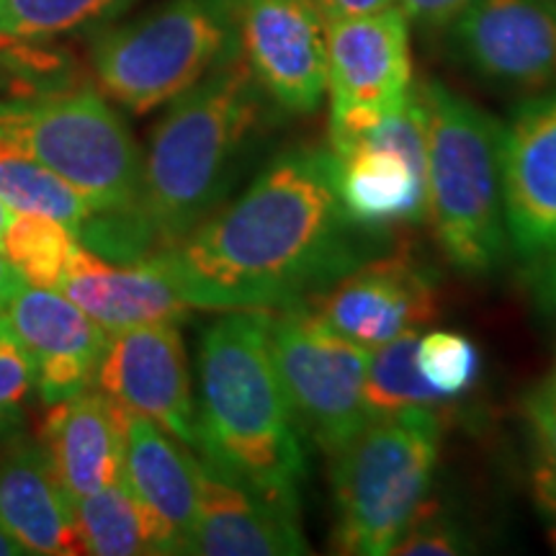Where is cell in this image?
Listing matches in <instances>:
<instances>
[{
	"mask_svg": "<svg viewBox=\"0 0 556 556\" xmlns=\"http://www.w3.org/2000/svg\"><path fill=\"white\" fill-rule=\"evenodd\" d=\"M503 204L516 258L526 268L556 258V86L503 124Z\"/></svg>",
	"mask_w": 556,
	"mask_h": 556,
	"instance_id": "15",
	"label": "cell"
},
{
	"mask_svg": "<svg viewBox=\"0 0 556 556\" xmlns=\"http://www.w3.org/2000/svg\"><path fill=\"white\" fill-rule=\"evenodd\" d=\"M417 332L389 340L371 351L366 371L364 397L371 417L397 413L407 407H428V409H448L454 400L443 397L433 387L422 379L417 368Z\"/></svg>",
	"mask_w": 556,
	"mask_h": 556,
	"instance_id": "25",
	"label": "cell"
},
{
	"mask_svg": "<svg viewBox=\"0 0 556 556\" xmlns=\"http://www.w3.org/2000/svg\"><path fill=\"white\" fill-rule=\"evenodd\" d=\"M124 482L142 513L152 554H191L199 469L189 446L124 409Z\"/></svg>",
	"mask_w": 556,
	"mask_h": 556,
	"instance_id": "16",
	"label": "cell"
},
{
	"mask_svg": "<svg viewBox=\"0 0 556 556\" xmlns=\"http://www.w3.org/2000/svg\"><path fill=\"white\" fill-rule=\"evenodd\" d=\"M93 384L116 405L197 448L199 413L178 323L111 332Z\"/></svg>",
	"mask_w": 556,
	"mask_h": 556,
	"instance_id": "12",
	"label": "cell"
},
{
	"mask_svg": "<svg viewBox=\"0 0 556 556\" xmlns=\"http://www.w3.org/2000/svg\"><path fill=\"white\" fill-rule=\"evenodd\" d=\"M531 492H533V503H536L541 518L546 523V533L552 539V544L556 548V467L548 464L546 458L533 467L531 475Z\"/></svg>",
	"mask_w": 556,
	"mask_h": 556,
	"instance_id": "32",
	"label": "cell"
},
{
	"mask_svg": "<svg viewBox=\"0 0 556 556\" xmlns=\"http://www.w3.org/2000/svg\"><path fill=\"white\" fill-rule=\"evenodd\" d=\"M417 368L435 392L456 402L479 381L482 353L462 332L435 330L417 338Z\"/></svg>",
	"mask_w": 556,
	"mask_h": 556,
	"instance_id": "27",
	"label": "cell"
},
{
	"mask_svg": "<svg viewBox=\"0 0 556 556\" xmlns=\"http://www.w3.org/2000/svg\"><path fill=\"white\" fill-rule=\"evenodd\" d=\"M554 3H556V0H554Z\"/></svg>",
	"mask_w": 556,
	"mask_h": 556,
	"instance_id": "38",
	"label": "cell"
},
{
	"mask_svg": "<svg viewBox=\"0 0 556 556\" xmlns=\"http://www.w3.org/2000/svg\"><path fill=\"white\" fill-rule=\"evenodd\" d=\"M330 96V150L377 127L413 93L409 21L397 5L325 24Z\"/></svg>",
	"mask_w": 556,
	"mask_h": 556,
	"instance_id": "9",
	"label": "cell"
},
{
	"mask_svg": "<svg viewBox=\"0 0 556 556\" xmlns=\"http://www.w3.org/2000/svg\"><path fill=\"white\" fill-rule=\"evenodd\" d=\"M475 539L462 520L433 503H422L407 531L394 544L400 556H456L475 552Z\"/></svg>",
	"mask_w": 556,
	"mask_h": 556,
	"instance_id": "28",
	"label": "cell"
},
{
	"mask_svg": "<svg viewBox=\"0 0 556 556\" xmlns=\"http://www.w3.org/2000/svg\"><path fill=\"white\" fill-rule=\"evenodd\" d=\"M45 448L70 503L124 477V407L99 392H80L52 405Z\"/></svg>",
	"mask_w": 556,
	"mask_h": 556,
	"instance_id": "20",
	"label": "cell"
},
{
	"mask_svg": "<svg viewBox=\"0 0 556 556\" xmlns=\"http://www.w3.org/2000/svg\"><path fill=\"white\" fill-rule=\"evenodd\" d=\"M471 0H394L409 24L428 31H443Z\"/></svg>",
	"mask_w": 556,
	"mask_h": 556,
	"instance_id": "31",
	"label": "cell"
},
{
	"mask_svg": "<svg viewBox=\"0 0 556 556\" xmlns=\"http://www.w3.org/2000/svg\"><path fill=\"white\" fill-rule=\"evenodd\" d=\"M312 9L323 16L325 24L328 21L340 18H356L368 16V13H379L392 9L394 0H309Z\"/></svg>",
	"mask_w": 556,
	"mask_h": 556,
	"instance_id": "34",
	"label": "cell"
},
{
	"mask_svg": "<svg viewBox=\"0 0 556 556\" xmlns=\"http://www.w3.org/2000/svg\"><path fill=\"white\" fill-rule=\"evenodd\" d=\"M83 554L137 556L152 554L148 526L127 482L116 479L103 490L73 503Z\"/></svg>",
	"mask_w": 556,
	"mask_h": 556,
	"instance_id": "24",
	"label": "cell"
},
{
	"mask_svg": "<svg viewBox=\"0 0 556 556\" xmlns=\"http://www.w3.org/2000/svg\"><path fill=\"white\" fill-rule=\"evenodd\" d=\"M197 413V456L299 503L307 456L270 356L268 309L222 312L204 330Z\"/></svg>",
	"mask_w": 556,
	"mask_h": 556,
	"instance_id": "3",
	"label": "cell"
},
{
	"mask_svg": "<svg viewBox=\"0 0 556 556\" xmlns=\"http://www.w3.org/2000/svg\"><path fill=\"white\" fill-rule=\"evenodd\" d=\"M131 0H0V50L47 41L122 13Z\"/></svg>",
	"mask_w": 556,
	"mask_h": 556,
	"instance_id": "26",
	"label": "cell"
},
{
	"mask_svg": "<svg viewBox=\"0 0 556 556\" xmlns=\"http://www.w3.org/2000/svg\"><path fill=\"white\" fill-rule=\"evenodd\" d=\"M83 242L73 229L45 214L11 212L0 235V253L13 274L31 287L58 289Z\"/></svg>",
	"mask_w": 556,
	"mask_h": 556,
	"instance_id": "23",
	"label": "cell"
},
{
	"mask_svg": "<svg viewBox=\"0 0 556 556\" xmlns=\"http://www.w3.org/2000/svg\"><path fill=\"white\" fill-rule=\"evenodd\" d=\"M0 328L29 356L34 389L47 405L86 392L109 343V332L62 291L31 287L18 276L0 307Z\"/></svg>",
	"mask_w": 556,
	"mask_h": 556,
	"instance_id": "13",
	"label": "cell"
},
{
	"mask_svg": "<svg viewBox=\"0 0 556 556\" xmlns=\"http://www.w3.org/2000/svg\"><path fill=\"white\" fill-rule=\"evenodd\" d=\"M58 291L75 302L90 319L109 332L139 325L180 323L193 312L165 270L152 258L137 263H111L80 248Z\"/></svg>",
	"mask_w": 556,
	"mask_h": 556,
	"instance_id": "18",
	"label": "cell"
},
{
	"mask_svg": "<svg viewBox=\"0 0 556 556\" xmlns=\"http://www.w3.org/2000/svg\"><path fill=\"white\" fill-rule=\"evenodd\" d=\"M443 39L448 58L486 86L520 93L556 86L554 0H471Z\"/></svg>",
	"mask_w": 556,
	"mask_h": 556,
	"instance_id": "10",
	"label": "cell"
},
{
	"mask_svg": "<svg viewBox=\"0 0 556 556\" xmlns=\"http://www.w3.org/2000/svg\"><path fill=\"white\" fill-rule=\"evenodd\" d=\"M526 283L539 309L556 317V258L526 268Z\"/></svg>",
	"mask_w": 556,
	"mask_h": 556,
	"instance_id": "33",
	"label": "cell"
},
{
	"mask_svg": "<svg viewBox=\"0 0 556 556\" xmlns=\"http://www.w3.org/2000/svg\"><path fill=\"white\" fill-rule=\"evenodd\" d=\"M336 155V152H332ZM338 157V197L361 227L392 232L428 217L426 170L394 150L356 144Z\"/></svg>",
	"mask_w": 556,
	"mask_h": 556,
	"instance_id": "21",
	"label": "cell"
},
{
	"mask_svg": "<svg viewBox=\"0 0 556 556\" xmlns=\"http://www.w3.org/2000/svg\"><path fill=\"white\" fill-rule=\"evenodd\" d=\"M18 554H24V548H21L16 541L9 539L3 531H0V556H18Z\"/></svg>",
	"mask_w": 556,
	"mask_h": 556,
	"instance_id": "36",
	"label": "cell"
},
{
	"mask_svg": "<svg viewBox=\"0 0 556 556\" xmlns=\"http://www.w3.org/2000/svg\"><path fill=\"white\" fill-rule=\"evenodd\" d=\"M523 417L541 454L556 467V379L541 381L523 397Z\"/></svg>",
	"mask_w": 556,
	"mask_h": 556,
	"instance_id": "30",
	"label": "cell"
},
{
	"mask_svg": "<svg viewBox=\"0 0 556 556\" xmlns=\"http://www.w3.org/2000/svg\"><path fill=\"white\" fill-rule=\"evenodd\" d=\"M0 137L80 193L93 212L78 238L88 250L135 217L142 152L96 88L65 86L0 101Z\"/></svg>",
	"mask_w": 556,
	"mask_h": 556,
	"instance_id": "5",
	"label": "cell"
},
{
	"mask_svg": "<svg viewBox=\"0 0 556 556\" xmlns=\"http://www.w3.org/2000/svg\"><path fill=\"white\" fill-rule=\"evenodd\" d=\"M278 111L240 50L170 101L142 157L135 217L109 232L93 253L137 263L163 253L225 204L253 168Z\"/></svg>",
	"mask_w": 556,
	"mask_h": 556,
	"instance_id": "2",
	"label": "cell"
},
{
	"mask_svg": "<svg viewBox=\"0 0 556 556\" xmlns=\"http://www.w3.org/2000/svg\"><path fill=\"white\" fill-rule=\"evenodd\" d=\"M0 201L11 212L45 214L58 219L78 238L93 217L78 191L70 189L65 180L45 168L39 160L26 155L3 137H0Z\"/></svg>",
	"mask_w": 556,
	"mask_h": 556,
	"instance_id": "22",
	"label": "cell"
},
{
	"mask_svg": "<svg viewBox=\"0 0 556 556\" xmlns=\"http://www.w3.org/2000/svg\"><path fill=\"white\" fill-rule=\"evenodd\" d=\"M199 513L191 554L299 556L309 554L299 503L242 482L197 456Z\"/></svg>",
	"mask_w": 556,
	"mask_h": 556,
	"instance_id": "17",
	"label": "cell"
},
{
	"mask_svg": "<svg viewBox=\"0 0 556 556\" xmlns=\"http://www.w3.org/2000/svg\"><path fill=\"white\" fill-rule=\"evenodd\" d=\"M13 281H16V274H13L11 266L3 258V253H0V307H3L5 296H9Z\"/></svg>",
	"mask_w": 556,
	"mask_h": 556,
	"instance_id": "35",
	"label": "cell"
},
{
	"mask_svg": "<svg viewBox=\"0 0 556 556\" xmlns=\"http://www.w3.org/2000/svg\"><path fill=\"white\" fill-rule=\"evenodd\" d=\"M441 433L438 409L407 407L371 417L332 454L338 554H392L433 484Z\"/></svg>",
	"mask_w": 556,
	"mask_h": 556,
	"instance_id": "6",
	"label": "cell"
},
{
	"mask_svg": "<svg viewBox=\"0 0 556 556\" xmlns=\"http://www.w3.org/2000/svg\"><path fill=\"white\" fill-rule=\"evenodd\" d=\"M304 302L340 336L377 348L426 328L438 315V287L413 255L381 253Z\"/></svg>",
	"mask_w": 556,
	"mask_h": 556,
	"instance_id": "14",
	"label": "cell"
},
{
	"mask_svg": "<svg viewBox=\"0 0 556 556\" xmlns=\"http://www.w3.org/2000/svg\"><path fill=\"white\" fill-rule=\"evenodd\" d=\"M34 392V368L16 340L0 328V438L13 433Z\"/></svg>",
	"mask_w": 556,
	"mask_h": 556,
	"instance_id": "29",
	"label": "cell"
},
{
	"mask_svg": "<svg viewBox=\"0 0 556 556\" xmlns=\"http://www.w3.org/2000/svg\"><path fill=\"white\" fill-rule=\"evenodd\" d=\"M268 343L299 433L338 454L371 420L364 397L371 348L340 336L307 302L268 309Z\"/></svg>",
	"mask_w": 556,
	"mask_h": 556,
	"instance_id": "8",
	"label": "cell"
},
{
	"mask_svg": "<svg viewBox=\"0 0 556 556\" xmlns=\"http://www.w3.org/2000/svg\"><path fill=\"white\" fill-rule=\"evenodd\" d=\"M0 531L24 554H83L73 503L41 441L18 438L0 454Z\"/></svg>",
	"mask_w": 556,
	"mask_h": 556,
	"instance_id": "19",
	"label": "cell"
},
{
	"mask_svg": "<svg viewBox=\"0 0 556 556\" xmlns=\"http://www.w3.org/2000/svg\"><path fill=\"white\" fill-rule=\"evenodd\" d=\"M242 0H163L142 16L101 31L90 65L103 96L150 114L240 50Z\"/></svg>",
	"mask_w": 556,
	"mask_h": 556,
	"instance_id": "7",
	"label": "cell"
},
{
	"mask_svg": "<svg viewBox=\"0 0 556 556\" xmlns=\"http://www.w3.org/2000/svg\"><path fill=\"white\" fill-rule=\"evenodd\" d=\"M240 54L283 116H312L323 106L328 47L309 0H242Z\"/></svg>",
	"mask_w": 556,
	"mask_h": 556,
	"instance_id": "11",
	"label": "cell"
},
{
	"mask_svg": "<svg viewBox=\"0 0 556 556\" xmlns=\"http://www.w3.org/2000/svg\"><path fill=\"white\" fill-rule=\"evenodd\" d=\"M428 119V219L458 274L503 266L510 242L503 204V122L441 80L420 83Z\"/></svg>",
	"mask_w": 556,
	"mask_h": 556,
	"instance_id": "4",
	"label": "cell"
},
{
	"mask_svg": "<svg viewBox=\"0 0 556 556\" xmlns=\"http://www.w3.org/2000/svg\"><path fill=\"white\" fill-rule=\"evenodd\" d=\"M9 219H11V208L3 204V201H0V235H3V229H5V225H9Z\"/></svg>",
	"mask_w": 556,
	"mask_h": 556,
	"instance_id": "37",
	"label": "cell"
},
{
	"mask_svg": "<svg viewBox=\"0 0 556 556\" xmlns=\"http://www.w3.org/2000/svg\"><path fill=\"white\" fill-rule=\"evenodd\" d=\"M389 238L348 217L330 148H291L152 261L191 309H281L387 253Z\"/></svg>",
	"mask_w": 556,
	"mask_h": 556,
	"instance_id": "1",
	"label": "cell"
}]
</instances>
